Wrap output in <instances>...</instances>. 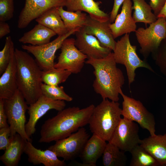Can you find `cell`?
I'll use <instances>...</instances> for the list:
<instances>
[{
    "mask_svg": "<svg viewBox=\"0 0 166 166\" xmlns=\"http://www.w3.org/2000/svg\"><path fill=\"white\" fill-rule=\"evenodd\" d=\"M85 63L94 68L95 78L93 86L95 92L102 99L118 102L125 80L123 72L117 66L113 52L103 58H90Z\"/></svg>",
    "mask_w": 166,
    "mask_h": 166,
    "instance_id": "7a4b0ae2",
    "label": "cell"
},
{
    "mask_svg": "<svg viewBox=\"0 0 166 166\" xmlns=\"http://www.w3.org/2000/svg\"><path fill=\"white\" fill-rule=\"evenodd\" d=\"M72 73L69 71L53 67L43 71L42 76L43 83L51 85H58L65 82Z\"/></svg>",
    "mask_w": 166,
    "mask_h": 166,
    "instance_id": "f546056e",
    "label": "cell"
},
{
    "mask_svg": "<svg viewBox=\"0 0 166 166\" xmlns=\"http://www.w3.org/2000/svg\"><path fill=\"white\" fill-rule=\"evenodd\" d=\"M63 7H57L58 12L69 31L83 27L86 22L88 15L81 11H70L64 10Z\"/></svg>",
    "mask_w": 166,
    "mask_h": 166,
    "instance_id": "4316f807",
    "label": "cell"
},
{
    "mask_svg": "<svg viewBox=\"0 0 166 166\" xmlns=\"http://www.w3.org/2000/svg\"><path fill=\"white\" fill-rule=\"evenodd\" d=\"M130 152L132 156L130 166H160L153 156L140 144L136 146Z\"/></svg>",
    "mask_w": 166,
    "mask_h": 166,
    "instance_id": "f1b7e54d",
    "label": "cell"
},
{
    "mask_svg": "<svg viewBox=\"0 0 166 166\" xmlns=\"http://www.w3.org/2000/svg\"><path fill=\"white\" fill-rule=\"evenodd\" d=\"M19 134L10 136V141L0 160L6 166H17L21 159L26 141Z\"/></svg>",
    "mask_w": 166,
    "mask_h": 166,
    "instance_id": "603a6c76",
    "label": "cell"
},
{
    "mask_svg": "<svg viewBox=\"0 0 166 166\" xmlns=\"http://www.w3.org/2000/svg\"><path fill=\"white\" fill-rule=\"evenodd\" d=\"M139 127L136 123L123 117L121 118L108 142L124 152H130L140 144L141 140L139 137Z\"/></svg>",
    "mask_w": 166,
    "mask_h": 166,
    "instance_id": "7c38bea8",
    "label": "cell"
},
{
    "mask_svg": "<svg viewBox=\"0 0 166 166\" xmlns=\"http://www.w3.org/2000/svg\"><path fill=\"white\" fill-rule=\"evenodd\" d=\"M136 49V46L132 45L130 43L129 34H126L116 42L113 51L116 63L123 65L126 68L129 86L135 81V71L137 68H144L154 72L146 61L139 57Z\"/></svg>",
    "mask_w": 166,
    "mask_h": 166,
    "instance_id": "5b68a950",
    "label": "cell"
},
{
    "mask_svg": "<svg viewBox=\"0 0 166 166\" xmlns=\"http://www.w3.org/2000/svg\"><path fill=\"white\" fill-rule=\"evenodd\" d=\"M75 34V45L80 51L87 56V59L103 58L112 51L102 45L95 36L86 34L82 28Z\"/></svg>",
    "mask_w": 166,
    "mask_h": 166,
    "instance_id": "9a60e30c",
    "label": "cell"
},
{
    "mask_svg": "<svg viewBox=\"0 0 166 166\" xmlns=\"http://www.w3.org/2000/svg\"><path fill=\"white\" fill-rule=\"evenodd\" d=\"M152 54L160 72L166 77V39L162 41L157 50Z\"/></svg>",
    "mask_w": 166,
    "mask_h": 166,
    "instance_id": "d6a6232c",
    "label": "cell"
},
{
    "mask_svg": "<svg viewBox=\"0 0 166 166\" xmlns=\"http://www.w3.org/2000/svg\"></svg>",
    "mask_w": 166,
    "mask_h": 166,
    "instance_id": "7bdbcfd3",
    "label": "cell"
},
{
    "mask_svg": "<svg viewBox=\"0 0 166 166\" xmlns=\"http://www.w3.org/2000/svg\"><path fill=\"white\" fill-rule=\"evenodd\" d=\"M66 0L67 1V0Z\"/></svg>",
    "mask_w": 166,
    "mask_h": 166,
    "instance_id": "b9f144b4",
    "label": "cell"
},
{
    "mask_svg": "<svg viewBox=\"0 0 166 166\" xmlns=\"http://www.w3.org/2000/svg\"><path fill=\"white\" fill-rule=\"evenodd\" d=\"M98 136L93 134L86 142L79 157L88 166H96L102 155L107 143Z\"/></svg>",
    "mask_w": 166,
    "mask_h": 166,
    "instance_id": "44dd1931",
    "label": "cell"
},
{
    "mask_svg": "<svg viewBox=\"0 0 166 166\" xmlns=\"http://www.w3.org/2000/svg\"><path fill=\"white\" fill-rule=\"evenodd\" d=\"M42 95L55 100H63L70 102L73 98L65 92L64 87L51 85L42 83L41 87Z\"/></svg>",
    "mask_w": 166,
    "mask_h": 166,
    "instance_id": "4dcf8cb0",
    "label": "cell"
},
{
    "mask_svg": "<svg viewBox=\"0 0 166 166\" xmlns=\"http://www.w3.org/2000/svg\"><path fill=\"white\" fill-rule=\"evenodd\" d=\"M24 153L28 157V161L34 165L42 164L45 166H65V160H60L56 154L48 149L42 150L34 147L32 142L26 141Z\"/></svg>",
    "mask_w": 166,
    "mask_h": 166,
    "instance_id": "d6986e66",
    "label": "cell"
},
{
    "mask_svg": "<svg viewBox=\"0 0 166 166\" xmlns=\"http://www.w3.org/2000/svg\"><path fill=\"white\" fill-rule=\"evenodd\" d=\"M95 106L92 104L81 109L74 106L59 111L42 124L39 142L49 143L64 138L88 124Z\"/></svg>",
    "mask_w": 166,
    "mask_h": 166,
    "instance_id": "6da1fadb",
    "label": "cell"
},
{
    "mask_svg": "<svg viewBox=\"0 0 166 166\" xmlns=\"http://www.w3.org/2000/svg\"><path fill=\"white\" fill-rule=\"evenodd\" d=\"M89 137L86 129L82 127L68 136L56 141L48 149L64 160H72L79 156Z\"/></svg>",
    "mask_w": 166,
    "mask_h": 166,
    "instance_id": "9c48e42d",
    "label": "cell"
},
{
    "mask_svg": "<svg viewBox=\"0 0 166 166\" xmlns=\"http://www.w3.org/2000/svg\"><path fill=\"white\" fill-rule=\"evenodd\" d=\"M65 106L64 101L53 100L42 95L35 102L28 107L29 118L25 125L27 136L30 138L34 133L38 121L48 111L55 109L59 111L64 109Z\"/></svg>",
    "mask_w": 166,
    "mask_h": 166,
    "instance_id": "5bb4252c",
    "label": "cell"
},
{
    "mask_svg": "<svg viewBox=\"0 0 166 166\" xmlns=\"http://www.w3.org/2000/svg\"><path fill=\"white\" fill-rule=\"evenodd\" d=\"M14 43L10 36H7L3 49L0 51V74L2 75L10 62L12 48Z\"/></svg>",
    "mask_w": 166,
    "mask_h": 166,
    "instance_id": "1f68e13d",
    "label": "cell"
},
{
    "mask_svg": "<svg viewBox=\"0 0 166 166\" xmlns=\"http://www.w3.org/2000/svg\"><path fill=\"white\" fill-rule=\"evenodd\" d=\"M102 156L105 166H124L126 164L127 158L124 152L109 142L107 144Z\"/></svg>",
    "mask_w": 166,
    "mask_h": 166,
    "instance_id": "83f0119b",
    "label": "cell"
},
{
    "mask_svg": "<svg viewBox=\"0 0 166 166\" xmlns=\"http://www.w3.org/2000/svg\"><path fill=\"white\" fill-rule=\"evenodd\" d=\"M56 35L52 30L38 23L31 30L25 33L18 41L24 44L39 45L49 42L51 38Z\"/></svg>",
    "mask_w": 166,
    "mask_h": 166,
    "instance_id": "cb8c5ba5",
    "label": "cell"
},
{
    "mask_svg": "<svg viewBox=\"0 0 166 166\" xmlns=\"http://www.w3.org/2000/svg\"><path fill=\"white\" fill-rule=\"evenodd\" d=\"M101 3L94 0H68L65 7L67 11L86 12L91 18L100 22L108 21L110 16L100 9Z\"/></svg>",
    "mask_w": 166,
    "mask_h": 166,
    "instance_id": "ffe728a7",
    "label": "cell"
},
{
    "mask_svg": "<svg viewBox=\"0 0 166 166\" xmlns=\"http://www.w3.org/2000/svg\"><path fill=\"white\" fill-rule=\"evenodd\" d=\"M28 105L18 89L11 97L4 99V108L10 125L11 136L17 133L25 140L32 142V139L27 136L25 130L26 113Z\"/></svg>",
    "mask_w": 166,
    "mask_h": 166,
    "instance_id": "8992f818",
    "label": "cell"
},
{
    "mask_svg": "<svg viewBox=\"0 0 166 166\" xmlns=\"http://www.w3.org/2000/svg\"><path fill=\"white\" fill-rule=\"evenodd\" d=\"M10 129L9 126L0 128V150H5L10 141Z\"/></svg>",
    "mask_w": 166,
    "mask_h": 166,
    "instance_id": "e575fe53",
    "label": "cell"
},
{
    "mask_svg": "<svg viewBox=\"0 0 166 166\" xmlns=\"http://www.w3.org/2000/svg\"><path fill=\"white\" fill-rule=\"evenodd\" d=\"M72 165H75L76 166H88V165L83 163H80L77 162H73V164H72Z\"/></svg>",
    "mask_w": 166,
    "mask_h": 166,
    "instance_id": "60d3db41",
    "label": "cell"
},
{
    "mask_svg": "<svg viewBox=\"0 0 166 166\" xmlns=\"http://www.w3.org/2000/svg\"><path fill=\"white\" fill-rule=\"evenodd\" d=\"M110 23L109 20L100 22L92 18L88 15L82 28L86 34L96 37L103 46L113 51L116 42L109 27Z\"/></svg>",
    "mask_w": 166,
    "mask_h": 166,
    "instance_id": "2e32d148",
    "label": "cell"
},
{
    "mask_svg": "<svg viewBox=\"0 0 166 166\" xmlns=\"http://www.w3.org/2000/svg\"><path fill=\"white\" fill-rule=\"evenodd\" d=\"M133 5L132 9L134 11L132 15L136 23L143 22L146 26L155 22L157 17L152 12V9L149 4L145 0H132Z\"/></svg>",
    "mask_w": 166,
    "mask_h": 166,
    "instance_id": "484cf974",
    "label": "cell"
},
{
    "mask_svg": "<svg viewBox=\"0 0 166 166\" xmlns=\"http://www.w3.org/2000/svg\"><path fill=\"white\" fill-rule=\"evenodd\" d=\"M162 18L166 19V0L165 3L157 16V18Z\"/></svg>",
    "mask_w": 166,
    "mask_h": 166,
    "instance_id": "ab89813d",
    "label": "cell"
},
{
    "mask_svg": "<svg viewBox=\"0 0 166 166\" xmlns=\"http://www.w3.org/2000/svg\"><path fill=\"white\" fill-rule=\"evenodd\" d=\"M120 94L123 99L121 115L123 118L137 123L142 128L147 130L150 136L155 135L156 122L153 114L140 101L127 96L122 90Z\"/></svg>",
    "mask_w": 166,
    "mask_h": 166,
    "instance_id": "ba28073f",
    "label": "cell"
},
{
    "mask_svg": "<svg viewBox=\"0 0 166 166\" xmlns=\"http://www.w3.org/2000/svg\"><path fill=\"white\" fill-rule=\"evenodd\" d=\"M80 29L69 31L67 34L59 36L53 41L44 45H22V48L34 56L36 62L42 70H47L54 67L56 52L61 48L64 40L71 35L75 34Z\"/></svg>",
    "mask_w": 166,
    "mask_h": 166,
    "instance_id": "30bf717a",
    "label": "cell"
},
{
    "mask_svg": "<svg viewBox=\"0 0 166 166\" xmlns=\"http://www.w3.org/2000/svg\"><path fill=\"white\" fill-rule=\"evenodd\" d=\"M149 5L157 17L163 6L166 0H150Z\"/></svg>",
    "mask_w": 166,
    "mask_h": 166,
    "instance_id": "8d00e7d4",
    "label": "cell"
},
{
    "mask_svg": "<svg viewBox=\"0 0 166 166\" xmlns=\"http://www.w3.org/2000/svg\"><path fill=\"white\" fill-rule=\"evenodd\" d=\"M14 0H0V21L6 22L14 16Z\"/></svg>",
    "mask_w": 166,
    "mask_h": 166,
    "instance_id": "836d02e7",
    "label": "cell"
},
{
    "mask_svg": "<svg viewBox=\"0 0 166 166\" xmlns=\"http://www.w3.org/2000/svg\"><path fill=\"white\" fill-rule=\"evenodd\" d=\"M140 144L153 156L160 166H166V133L150 136L141 140Z\"/></svg>",
    "mask_w": 166,
    "mask_h": 166,
    "instance_id": "7402d4cb",
    "label": "cell"
},
{
    "mask_svg": "<svg viewBox=\"0 0 166 166\" xmlns=\"http://www.w3.org/2000/svg\"><path fill=\"white\" fill-rule=\"evenodd\" d=\"M7 121L4 106V99L0 98V128L9 126Z\"/></svg>",
    "mask_w": 166,
    "mask_h": 166,
    "instance_id": "d590c367",
    "label": "cell"
},
{
    "mask_svg": "<svg viewBox=\"0 0 166 166\" xmlns=\"http://www.w3.org/2000/svg\"><path fill=\"white\" fill-rule=\"evenodd\" d=\"M57 7L49 10L35 20L38 23L52 30L59 36L69 31L58 12Z\"/></svg>",
    "mask_w": 166,
    "mask_h": 166,
    "instance_id": "d4e9b609",
    "label": "cell"
},
{
    "mask_svg": "<svg viewBox=\"0 0 166 166\" xmlns=\"http://www.w3.org/2000/svg\"><path fill=\"white\" fill-rule=\"evenodd\" d=\"M140 47V52L145 59L157 50L162 41L166 38V19L157 18L148 27H139L135 32Z\"/></svg>",
    "mask_w": 166,
    "mask_h": 166,
    "instance_id": "52a82bcc",
    "label": "cell"
},
{
    "mask_svg": "<svg viewBox=\"0 0 166 166\" xmlns=\"http://www.w3.org/2000/svg\"><path fill=\"white\" fill-rule=\"evenodd\" d=\"M18 89L28 105L35 102L42 95L43 70L28 53L15 49Z\"/></svg>",
    "mask_w": 166,
    "mask_h": 166,
    "instance_id": "3957f363",
    "label": "cell"
},
{
    "mask_svg": "<svg viewBox=\"0 0 166 166\" xmlns=\"http://www.w3.org/2000/svg\"><path fill=\"white\" fill-rule=\"evenodd\" d=\"M10 32L8 24L5 21H0V38L9 34Z\"/></svg>",
    "mask_w": 166,
    "mask_h": 166,
    "instance_id": "f35d334b",
    "label": "cell"
},
{
    "mask_svg": "<svg viewBox=\"0 0 166 166\" xmlns=\"http://www.w3.org/2000/svg\"><path fill=\"white\" fill-rule=\"evenodd\" d=\"M132 6L131 0H124L121 13L117 15L114 22L109 24L114 39L136 31V23L132 16Z\"/></svg>",
    "mask_w": 166,
    "mask_h": 166,
    "instance_id": "e0dca14e",
    "label": "cell"
},
{
    "mask_svg": "<svg viewBox=\"0 0 166 166\" xmlns=\"http://www.w3.org/2000/svg\"><path fill=\"white\" fill-rule=\"evenodd\" d=\"M17 69L14 45L9 64L0 77V98L11 97L18 89Z\"/></svg>",
    "mask_w": 166,
    "mask_h": 166,
    "instance_id": "ac0fdd59",
    "label": "cell"
},
{
    "mask_svg": "<svg viewBox=\"0 0 166 166\" xmlns=\"http://www.w3.org/2000/svg\"><path fill=\"white\" fill-rule=\"evenodd\" d=\"M121 108L118 102L103 99L95 106L89 124L93 134L106 141L111 139L121 118Z\"/></svg>",
    "mask_w": 166,
    "mask_h": 166,
    "instance_id": "277c9868",
    "label": "cell"
},
{
    "mask_svg": "<svg viewBox=\"0 0 166 166\" xmlns=\"http://www.w3.org/2000/svg\"><path fill=\"white\" fill-rule=\"evenodd\" d=\"M66 0H26L24 6L18 18L17 26L20 29L26 27L49 10L65 6Z\"/></svg>",
    "mask_w": 166,
    "mask_h": 166,
    "instance_id": "4fadbf2b",
    "label": "cell"
},
{
    "mask_svg": "<svg viewBox=\"0 0 166 166\" xmlns=\"http://www.w3.org/2000/svg\"><path fill=\"white\" fill-rule=\"evenodd\" d=\"M60 49L61 53L54 67L68 70L72 73H79L87 57L76 47L75 39L73 38H66L63 42Z\"/></svg>",
    "mask_w": 166,
    "mask_h": 166,
    "instance_id": "8fae6325",
    "label": "cell"
},
{
    "mask_svg": "<svg viewBox=\"0 0 166 166\" xmlns=\"http://www.w3.org/2000/svg\"><path fill=\"white\" fill-rule=\"evenodd\" d=\"M124 0H114V4L109 16V21L111 23L114 22L117 15L120 7Z\"/></svg>",
    "mask_w": 166,
    "mask_h": 166,
    "instance_id": "74e56055",
    "label": "cell"
}]
</instances>
